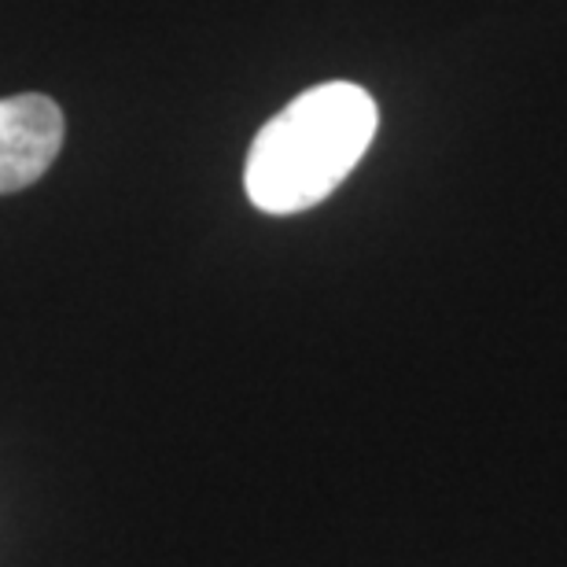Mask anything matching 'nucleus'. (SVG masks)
<instances>
[{"label": "nucleus", "instance_id": "f03ea898", "mask_svg": "<svg viewBox=\"0 0 567 567\" xmlns=\"http://www.w3.org/2000/svg\"><path fill=\"white\" fill-rule=\"evenodd\" d=\"M63 111L41 93L0 100V196L44 177L63 147Z\"/></svg>", "mask_w": 567, "mask_h": 567}, {"label": "nucleus", "instance_id": "f257e3e1", "mask_svg": "<svg viewBox=\"0 0 567 567\" xmlns=\"http://www.w3.org/2000/svg\"><path fill=\"white\" fill-rule=\"evenodd\" d=\"M380 111L354 82L306 89L258 130L247 152L244 188L262 214H299L343 185L365 158Z\"/></svg>", "mask_w": 567, "mask_h": 567}]
</instances>
